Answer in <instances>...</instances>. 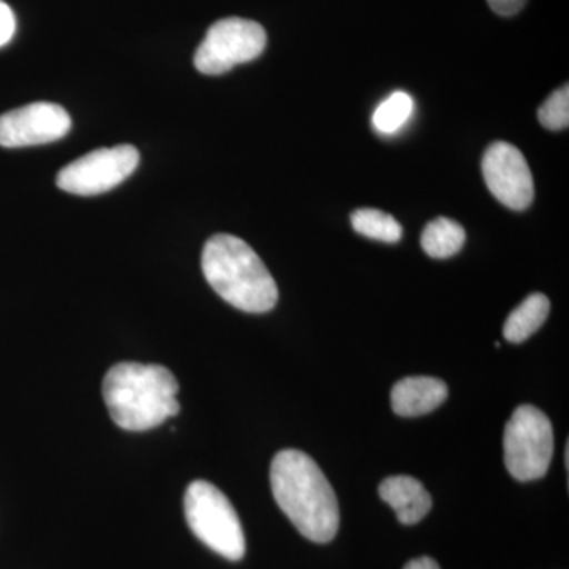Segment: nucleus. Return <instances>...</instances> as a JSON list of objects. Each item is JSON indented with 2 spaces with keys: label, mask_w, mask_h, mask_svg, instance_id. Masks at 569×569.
Masks as SVG:
<instances>
[{
  "label": "nucleus",
  "mask_w": 569,
  "mask_h": 569,
  "mask_svg": "<svg viewBox=\"0 0 569 569\" xmlns=\"http://www.w3.org/2000/svg\"><path fill=\"white\" fill-rule=\"evenodd\" d=\"M277 505L299 533L310 541H332L339 531V501L316 460L298 449L277 452L271 463Z\"/></svg>",
  "instance_id": "f257e3e1"
},
{
  "label": "nucleus",
  "mask_w": 569,
  "mask_h": 569,
  "mask_svg": "<svg viewBox=\"0 0 569 569\" xmlns=\"http://www.w3.org/2000/svg\"><path fill=\"white\" fill-rule=\"evenodd\" d=\"M179 383L167 367L119 362L103 378V399L112 421L141 432L176 417L181 410Z\"/></svg>",
  "instance_id": "f03ea898"
},
{
  "label": "nucleus",
  "mask_w": 569,
  "mask_h": 569,
  "mask_svg": "<svg viewBox=\"0 0 569 569\" xmlns=\"http://www.w3.org/2000/svg\"><path fill=\"white\" fill-rule=\"evenodd\" d=\"M201 268L213 291L247 313L274 309L279 288L261 258L242 239L216 234L206 242Z\"/></svg>",
  "instance_id": "7ed1b4c3"
},
{
  "label": "nucleus",
  "mask_w": 569,
  "mask_h": 569,
  "mask_svg": "<svg viewBox=\"0 0 569 569\" xmlns=\"http://www.w3.org/2000/svg\"><path fill=\"white\" fill-rule=\"evenodd\" d=\"M183 512L194 537L227 560L246 556V537L231 501L211 482L198 479L186 490Z\"/></svg>",
  "instance_id": "20e7f679"
},
{
  "label": "nucleus",
  "mask_w": 569,
  "mask_h": 569,
  "mask_svg": "<svg viewBox=\"0 0 569 569\" xmlns=\"http://www.w3.org/2000/svg\"><path fill=\"white\" fill-rule=\"evenodd\" d=\"M505 466L518 481H537L546 477L553 456V429L539 408H516L503 437Z\"/></svg>",
  "instance_id": "39448f33"
},
{
  "label": "nucleus",
  "mask_w": 569,
  "mask_h": 569,
  "mask_svg": "<svg viewBox=\"0 0 569 569\" xmlns=\"http://www.w3.org/2000/svg\"><path fill=\"white\" fill-rule=\"evenodd\" d=\"M263 26L244 18L213 22L194 52V67L204 74H223L239 63L253 61L264 51Z\"/></svg>",
  "instance_id": "423d86ee"
},
{
  "label": "nucleus",
  "mask_w": 569,
  "mask_h": 569,
  "mask_svg": "<svg viewBox=\"0 0 569 569\" xmlns=\"http://www.w3.org/2000/svg\"><path fill=\"white\" fill-rule=\"evenodd\" d=\"M138 163L140 152L133 146L97 149L62 168L56 182L63 192L92 197L126 181L137 170Z\"/></svg>",
  "instance_id": "0eeeda50"
},
{
  "label": "nucleus",
  "mask_w": 569,
  "mask_h": 569,
  "mask_svg": "<svg viewBox=\"0 0 569 569\" xmlns=\"http://www.w3.org/2000/svg\"><path fill=\"white\" fill-rule=\"evenodd\" d=\"M482 176L490 193L512 211H526L533 203V176L516 146L507 141L490 144L482 157Z\"/></svg>",
  "instance_id": "6e6552de"
},
{
  "label": "nucleus",
  "mask_w": 569,
  "mask_h": 569,
  "mask_svg": "<svg viewBox=\"0 0 569 569\" xmlns=\"http://www.w3.org/2000/svg\"><path fill=\"white\" fill-rule=\"evenodd\" d=\"M69 112L56 103L37 102L0 116V146L24 148L58 141L70 132Z\"/></svg>",
  "instance_id": "1a4fd4ad"
},
{
  "label": "nucleus",
  "mask_w": 569,
  "mask_h": 569,
  "mask_svg": "<svg viewBox=\"0 0 569 569\" xmlns=\"http://www.w3.org/2000/svg\"><path fill=\"white\" fill-rule=\"evenodd\" d=\"M448 395L447 383L440 378L407 377L392 388L391 406L399 417L417 418L437 410Z\"/></svg>",
  "instance_id": "9d476101"
},
{
  "label": "nucleus",
  "mask_w": 569,
  "mask_h": 569,
  "mask_svg": "<svg viewBox=\"0 0 569 569\" xmlns=\"http://www.w3.org/2000/svg\"><path fill=\"white\" fill-rule=\"evenodd\" d=\"M381 500L387 501L395 509L397 519L403 526H415L429 515L432 508V497L417 478L391 477L381 482Z\"/></svg>",
  "instance_id": "9b49d317"
},
{
  "label": "nucleus",
  "mask_w": 569,
  "mask_h": 569,
  "mask_svg": "<svg viewBox=\"0 0 569 569\" xmlns=\"http://www.w3.org/2000/svg\"><path fill=\"white\" fill-rule=\"evenodd\" d=\"M549 312L550 301L548 296L542 293L530 295L509 313L507 323L503 326L505 339L511 343L526 342L545 325Z\"/></svg>",
  "instance_id": "f8f14e48"
},
{
  "label": "nucleus",
  "mask_w": 569,
  "mask_h": 569,
  "mask_svg": "<svg viewBox=\"0 0 569 569\" xmlns=\"http://www.w3.org/2000/svg\"><path fill=\"white\" fill-rule=\"evenodd\" d=\"M466 238L462 224L448 219V217H438L422 231L421 246L429 257L445 260V258L455 257L462 250Z\"/></svg>",
  "instance_id": "ddd939ff"
},
{
  "label": "nucleus",
  "mask_w": 569,
  "mask_h": 569,
  "mask_svg": "<svg viewBox=\"0 0 569 569\" xmlns=\"http://www.w3.org/2000/svg\"><path fill=\"white\" fill-rule=\"evenodd\" d=\"M351 224L356 233L373 239V241L395 244L402 238V224L391 213L378 209H358L351 213Z\"/></svg>",
  "instance_id": "4468645a"
},
{
  "label": "nucleus",
  "mask_w": 569,
  "mask_h": 569,
  "mask_svg": "<svg viewBox=\"0 0 569 569\" xmlns=\"http://www.w3.org/2000/svg\"><path fill=\"white\" fill-rule=\"evenodd\" d=\"M415 102L407 92L397 91L388 97L383 103L378 104L372 116V123L377 132L392 134L399 132L413 114Z\"/></svg>",
  "instance_id": "2eb2a0df"
},
{
  "label": "nucleus",
  "mask_w": 569,
  "mask_h": 569,
  "mask_svg": "<svg viewBox=\"0 0 569 569\" xmlns=\"http://www.w3.org/2000/svg\"><path fill=\"white\" fill-rule=\"evenodd\" d=\"M538 119L548 130L568 129L569 123V89L568 84L557 89L552 96L541 104Z\"/></svg>",
  "instance_id": "dca6fc26"
},
{
  "label": "nucleus",
  "mask_w": 569,
  "mask_h": 569,
  "mask_svg": "<svg viewBox=\"0 0 569 569\" xmlns=\"http://www.w3.org/2000/svg\"><path fill=\"white\" fill-rule=\"evenodd\" d=\"M14 31H17V18L13 10L0 0V48L6 47L13 39Z\"/></svg>",
  "instance_id": "f3484780"
},
{
  "label": "nucleus",
  "mask_w": 569,
  "mask_h": 569,
  "mask_svg": "<svg viewBox=\"0 0 569 569\" xmlns=\"http://www.w3.org/2000/svg\"><path fill=\"white\" fill-rule=\"evenodd\" d=\"M488 3L500 17H515L526 7L527 0H488Z\"/></svg>",
  "instance_id": "a211bd4d"
},
{
  "label": "nucleus",
  "mask_w": 569,
  "mask_h": 569,
  "mask_svg": "<svg viewBox=\"0 0 569 569\" xmlns=\"http://www.w3.org/2000/svg\"><path fill=\"white\" fill-rule=\"evenodd\" d=\"M403 569H441L440 565L437 563L436 560L430 559V557H419V559H415L408 561L406 568Z\"/></svg>",
  "instance_id": "6ab92c4d"
}]
</instances>
